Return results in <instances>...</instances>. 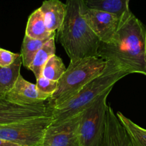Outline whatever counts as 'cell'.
Returning <instances> with one entry per match:
<instances>
[{
  "mask_svg": "<svg viewBox=\"0 0 146 146\" xmlns=\"http://www.w3.org/2000/svg\"><path fill=\"white\" fill-rule=\"evenodd\" d=\"M66 68L63 60L54 54L44 67L41 76L54 81H58L66 72Z\"/></svg>",
  "mask_w": 146,
  "mask_h": 146,
  "instance_id": "obj_19",
  "label": "cell"
},
{
  "mask_svg": "<svg viewBox=\"0 0 146 146\" xmlns=\"http://www.w3.org/2000/svg\"><path fill=\"white\" fill-rule=\"evenodd\" d=\"M48 40L50 39H44V40L32 39L25 34L21 44V50L22 64L24 67L27 69L29 68L36 53Z\"/></svg>",
  "mask_w": 146,
  "mask_h": 146,
  "instance_id": "obj_17",
  "label": "cell"
},
{
  "mask_svg": "<svg viewBox=\"0 0 146 146\" xmlns=\"http://www.w3.org/2000/svg\"><path fill=\"white\" fill-rule=\"evenodd\" d=\"M0 146H22L17 143H14L13 142L9 141V140H4L0 138Z\"/></svg>",
  "mask_w": 146,
  "mask_h": 146,
  "instance_id": "obj_22",
  "label": "cell"
},
{
  "mask_svg": "<svg viewBox=\"0 0 146 146\" xmlns=\"http://www.w3.org/2000/svg\"><path fill=\"white\" fill-rule=\"evenodd\" d=\"M81 114L51 123L46 130L41 146H80L78 127Z\"/></svg>",
  "mask_w": 146,
  "mask_h": 146,
  "instance_id": "obj_7",
  "label": "cell"
},
{
  "mask_svg": "<svg viewBox=\"0 0 146 146\" xmlns=\"http://www.w3.org/2000/svg\"><path fill=\"white\" fill-rule=\"evenodd\" d=\"M85 1L88 8L115 14L119 19V23L128 19L132 14L129 9L130 0H85Z\"/></svg>",
  "mask_w": 146,
  "mask_h": 146,
  "instance_id": "obj_13",
  "label": "cell"
},
{
  "mask_svg": "<svg viewBox=\"0 0 146 146\" xmlns=\"http://www.w3.org/2000/svg\"><path fill=\"white\" fill-rule=\"evenodd\" d=\"M116 115L130 133L136 145L146 146V129L133 122L131 119L128 118L121 112H118Z\"/></svg>",
  "mask_w": 146,
  "mask_h": 146,
  "instance_id": "obj_18",
  "label": "cell"
},
{
  "mask_svg": "<svg viewBox=\"0 0 146 146\" xmlns=\"http://www.w3.org/2000/svg\"><path fill=\"white\" fill-rule=\"evenodd\" d=\"M56 53L55 37L48 40L40 49L34 57L32 62L29 67V70L34 73L36 79L41 76L42 70L47 62Z\"/></svg>",
  "mask_w": 146,
  "mask_h": 146,
  "instance_id": "obj_16",
  "label": "cell"
},
{
  "mask_svg": "<svg viewBox=\"0 0 146 146\" xmlns=\"http://www.w3.org/2000/svg\"><path fill=\"white\" fill-rule=\"evenodd\" d=\"M36 87L41 93L51 97L54 94L58 87V81L49 80L41 76L36 79Z\"/></svg>",
  "mask_w": 146,
  "mask_h": 146,
  "instance_id": "obj_20",
  "label": "cell"
},
{
  "mask_svg": "<svg viewBox=\"0 0 146 146\" xmlns=\"http://www.w3.org/2000/svg\"><path fill=\"white\" fill-rule=\"evenodd\" d=\"M22 64L21 54L11 65L0 67V99H4L7 93L12 89L19 77Z\"/></svg>",
  "mask_w": 146,
  "mask_h": 146,
  "instance_id": "obj_15",
  "label": "cell"
},
{
  "mask_svg": "<svg viewBox=\"0 0 146 146\" xmlns=\"http://www.w3.org/2000/svg\"><path fill=\"white\" fill-rule=\"evenodd\" d=\"M85 18L101 42L109 43L112 41L119 26V19L115 14L88 7Z\"/></svg>",
  "mask_w": 146,
  "mask_h": 146,
  "instance_id": "obj_9",
  "label": "cell"
},
{
  "mask_svg": "<svg viewBox=\"0 0 146 146\" xmlns=\"http://www.w3.org/2000/svg\"><path fill=\"white\" fill-rule=\"evenodd\" d=\"M64 21L58 30V40L71 61L98 55L101 42L85 18V0H66ZM98 57V56H97Z\"/></svg>",
  "mask_w": 146,
  "mask_h": 146,
  "instance_id": "obj_2",
  "label": "cell"
},
{
  "mask_svg": "<svg viewBox=\"0 0 146 146\" xmlns=\"http://www.w3.org/2000/svg\"><path fill=\"white\" fill-rule=\"evenodd\" d=\"M39 9L48 31L56 32L65 19L66 4L60 0H45L42 2Z\"/></svg>",
  "mask_w": 146,
  "mask_h": 146,
  "instance_id": "obj_12",
  "label": "cell"
},
{
  "mask_svg": "<svg viewBox=\"0 0 146 146\" xmlns=\"http://www.w3.org/2000/svg\"><path fill=\"white\" fill-rule=\"evenodd\" d=\"M106 62V67L100 75L86 84L72 98L52 108V123L62 121L81 114L101 94L113 89L117 82L129 74L126 70L113 62Z\"/></svg>",
  "mask_w": 146,
  "mask_h": 146,
  "instance_id": "obj_3",
  "label": "cell"
},
{
  "mask_svg": "<svg viewBox=\"0 0 146 146\" xmlns=\"http://www.w3.org/2000/svg\"><path fill=\"white\" fill-rule=\"evenodd\" d=\"M49 115H52V108L48 103L21 105L7 101L5 99H0V125Z\"/></svg>",
  "mask_w": 146,
  "mask_h": 146,
  "instance_id": "obj_8",
  "label": "cell"
},
{
  "mask_svg": "<svg viewBox=\"0 0 146 146\" xmlns=\"http://www.w3.org/2000/svg\"><path fill=\"white\" fill-rule=\"evenodd\" d=\"M101 146H137L113 110L108 105Z\"/></svg>",
  "mask_w": 146,
  "mask_h": 146,
  "instance_id": "obj_11",
  "label": "cell"
},
{
  "mask_svg": "<svg viewBox=\"0 0 146 146\" xmlns=\"http://www.w3.org/2000/svg\"><path fill=\"white\" fill-rule=\"evenodd\" d=\"M50 97L41 93L36 84L26 80L21 74L17 79L15 84L5 96L7 101L21 105H34L44 104Z\"/></svg>",
  "mask_w": 146,
  "mask_h": 146,
  "instance_id": "obj_10",
  "label": "cell"
},
{
  "mask_svg": "<svg viewBox=\"0 0 146 146\" xmlns=\"http://www.w3.org/2000/svg\"><path fill=\"white\" fill-rule=\"evenodd\" d=\"M20 54L11 52L9 50L0 48V67H7L14 62Z\"/></svg>",
  "mask_w": 146,
  "mask_h": 146,
  "instance_id": "obj_21",
  "label": "cell"
},
{
  "mask_svg": "<svg viewBox=\"0 0 146 146\" xmlns=\"http://www.w3.org/2000/svg\"><path fill=\"white\" fill-rule=\"evenodd\" d=\"M97 56L113 62L129 74L146 77V26L132 13L119 23L111 42L101 43Z\"/></svg>",
  "mask_w": 146,
  "mask_h": 146,
  "instance_id": "obj_1",
  "label": "cell"
},
{
  "mask_svg": "<svg viewBox=\"0 0 146 146\" xmlns=\"http://www.w3.org/2000/svg\"><path fill=\"white\" fill-rule=\"evenodd\" d=\"M106 64V60L97 56L70 62L58 81L56 90L48 99V105L54 108L72 98L86 84L100 75Z\"/></svg>",
  "mask_w": 146,
  "mask_h": 146,
  "instance_id": "obj_4",
  "label": "cell"
},
{
  "mask_svg": "<svg viewBox=\"0 0 146 146\" xmlns=\"http://www.w3.org/2000/svg\"><path fill=\"white\" fill-rule=\"evenodd\" d=\"M26 35L32 39L44 40L56 37V32H51L47 29L39 8L33 11L28 19Z\"/></svg>",
  "mask_w": 146,
  "mask_h": 146,
  "instance_id": "obj_14",
  "label": "cell"
},
{
  "mask_svg": "<svg viewBox=\"0 0 146 146\" xmlns=\"http://www.w3.org/2000/svg\"><path fill=\"white\" fill-rule=\"evenodd\" d=\"M52 115L35 117L19 123L0 125V138L22 146H41Z\"/></svg>",
  "mask_w": 146,
  "mask_h": 146,
  "instance_id": "obj_6",
  "label": "cell"
},
{
  "mask_svg": "<svg viewBox=\"0 0 146 146\" xmlns=\"http://www.w3.org/2000/svg\"><path fill=\"white\" fill-rule=\"evenodd\" d=\"M108 90L95 100L81 114L78 127L80 146H101L106 120Z\"/></svg>",
  "mask_w": 146,
  "mask_h": 146,
  "instance_id": "obj_5",
  "label": "cell"
}]
</instances>
